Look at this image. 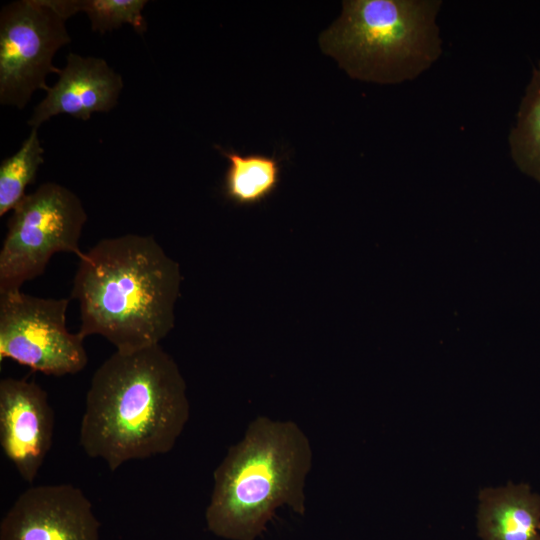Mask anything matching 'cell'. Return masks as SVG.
<instances>
[{"mask_svg":"<svg viewBox=\"0 0 540 540\" xmlns=\"http://www.w3.org/2000/svg\"><path fill=\"white\" fill-rule=\"evenodd\" d=\"M123 86L122 76L103 58L70 52L57 82L35 106L27 124L39 128L60 114L88 120L95 112H109L116 107Z\"/></svg>","mask_w":540,"mask_h":540,"instance_id":"cell-10","label":"cell"},{"mask_svg":"<svg viewBox=\"0 0 540 540\" xmlns=\"http://www.w3.org/2000/svg\"><path fill=\"white\" fill-rule=\"evenodd\" d=\"M181 274L150 235L104 238L79 258L72 297L79 302V333L100 335L116 351L160 344L174 326Z\"/></svg>","mask_w":540,"mask_h":540,"instance_id":"cell-2","label":"cell"},{"mask_svg":"<svg viewBox=\"0 0 540 540\" xmlns=\"http://www.w3.org/2000/svg\"><path fill=\"white\" fill-rule=\"evenodd\" d=\"M185 380L160 344L115 351L94 372L79 443L111 471L170 452L190 417Z\"/></svg>","mask_w":540,"mask_h":540,"instance_id":"cell-1","label":"cell"},{"mask_svg":"<svg viewBox=\"0 0 540 540\" xmlns=\"http://www.w3.org/2000/svg\"><path fill=\"white\" fill-rule=\"evenodd\" d=\"M477 527L482 540H540V495L523 483L482 489Z\"/></svg>","mask_w":540,"mask_h":540,"instance_id":"cell-11","label":"cell"},{"mask_svg":"<svg viewBox=\"0 0 540 540\" xmlns=\"http://www.w3.org/2000/svg\"><path fill=\"white\" fill-rule=\"evenodd\" d=\"M438 0H350L320 37L357 79L383 84L414 79L441 54Z\"/></svg>","mask_w":540,"mask_h":540,"instance_id":"cell-4","label":"cell"},{"mask_svg":"<svg viewBox=\"0 0 540 540\" xmlns=\"http://www.w3.org/2000/svg\"><path fill=\"white\" fill-rule=\"evenodd\" d=\"M66 298L20 291L0 293V361L11 359L33 371L64 376L88 362L84 339L66 326Z\"/></svg>","mask_w":540,"mask_h":540,"instance_id":"cell-6","label":"cell"},{"mask_svg":"<svg viewBox=\"0 0 540 540\" xmlns=\"http://www.w3.org/2000/svg\"><path fill=\"white\" fill-rule=\"evenodd\" d=\"M38 128H31L28 137L0 165V216L12 211L26 196L25 189L34 182L44 163Z\"/></svg>","mask_w":540,"mask_h":540,"instance_id":"cell-14","label":"cell"},{"mask_svg":"<svg viewBox=\"0 0 540 540\" xmlns=\"http://www.w3.org/2000/svg\"><path fill=\"white\" fill-rule=\"evenodd\" d=\"M509 143L516 165L540 181V66L533 69Z\"/></svg>","mask_w":540,"mask_h":540,"instance_id":"cell-13","label":"cell"},{"mask_svg":"<svg viewBox=\"0 0 540 540\" xmlns=\"http://www.w3.org/2000/svg\"><path fill=\"white\" fill-rule=\"evenodd\" d=\"M11 212L0 250V293L20 291L43 274L56 253L83 255L79 240L87 214L69 188L45 182Z\"/></svg>","mask_w":540,"mask_h":540,"instance_id":"cell-5","label":"cell"},{"mask_svg":"<svg viewBox=\"0 0 540 540\" xmlns=\"http://www.w3.org/2000/svg\"><path fill=\"white\" fill-rule=\"evenodd\" d=\"M71 38L66 19L48 0H18L0 11V103L22 110L36 90L47 91L46 78L60 73L57 51Z\"/></svg>","mask_w":540,"mask_h":540,"instance_id":"cell-7","label":"cell"},{"mask_svg":"<svg viewBox=\"0 0 540 540\" xmlns=\"http://www.w3.org/2000/svg\"><path fill=\"white\" fill-rule=\"evenodd\" d=\"M146 4V0H58L57 7L66 19L84 12L91 30L102 35L124 24L143 34L147 31V22L142 14Z\"/></svg>","mask_w":540,"mask_h":540,"instance_id":"cell-15","label":"cell"},{"mask_svg":"<svg viewBox=\"0 0 540 540\" xmlns=\"http://www.w3.org/2000/svg\"><path fill=\"white\" fill-rule=\"evenodd\" d=\"M228 160L222 191L226 199L239 206L258 204L277 189L281 180V165L273 155L240 154L218 147Z\"/></svg>","mask_w":540,"mask_h":540,"instance_id":"cell-12","label":"cell"},{"mask_svg":"<svg viewBox=\"0 0 540 540\" xmlns=\"http://www.w3.org/2000/svg\"><path fill=\"white\" fill-rule=\"evenodd\" d=\"M312 448L294 421L258 416L214 471L207 529L226 540H256L280 507L304 516Z\"/></svg>","mask_w":540,"mask_h":540,"instance_id":"cell-3","label":"cell"},{"mask_svg":"<svg viewBox=\"0 0 540 540\" xmlns=\"http://www.w3.org/2000/svg\"><path fill=\"white\" fill-rule=\"evenodd\" d=\"M100 522L83 491L71 484L31 486L0 523V540H100Z\"/></svg>","mask_w":540,"mask_h":540,"instance_id":"cell-8","label":"cell"},{"mask_svg":"<svg viewBox=\"0 0 540 540\" xmlns=\"http://www.w3.org/2000/svg\"><path fill=\"white\" fill-rule=\"evenodd\" d=\"M54 411L46 391L34 381H0V445L21 478L32 483L49 452Z\"/></svg>","mask_w":540,"mask_h":540,"instance_id":"cell-9","label":"cell"}]
</instances>
